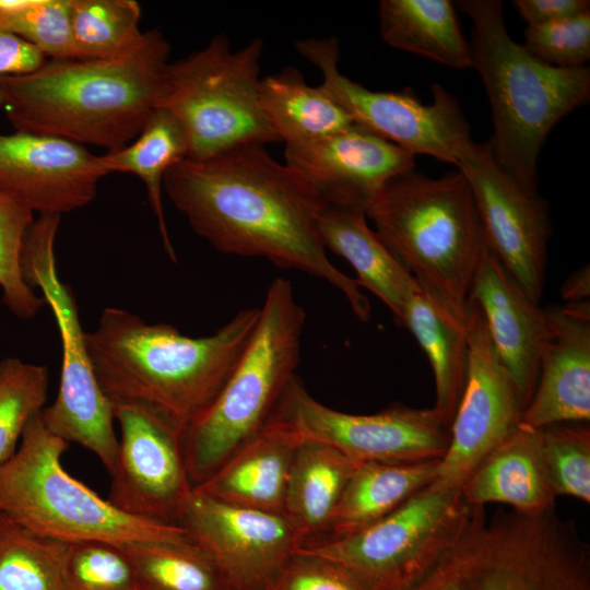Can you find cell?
Returning a JSON list of instances; mask_svg holds the SVG:
<instances>
[{
	"label": "cell",
	"instance_id": "1",
	"mask_svg": "<svg viewBox=\"0 0 590 590\" xmlns=\"http://www.w3.org/2000/svg\"><path fill=\"white\" fill-rule=\"evenodd\" d=\"M163 189L193 232L216 250L266 258L323 280L344 295L358 320H369V299L355 279L330 261L322 244L318 229L322 200L264 145L247 144L205 160L185 158L166 172Z\"/></svg>",
	"mask_w": 590,
	"mask_h": 590
},
{
	"label": "cell",
	"instance_id": "2",
	"mask_svg": "<svg viewBox=\"0 0 590 590\" xmlns=\"http://www.w3.org/2000/svg\"><path fill=\"white\" fill-rule=\"evenodd\" d=\"M169 52L163 34L150 30L111 58L47 59L32 72L0 76V106L15 131L117 151L158 106Z\"/></svg>",
	"mask_w": 590,
	"mask_h": 590
},
{
	"label": "cell",
	"instance_id": "3",
	"mask_svg": "<svg viewBox=\"0 0 590 590\" xmlns=\"http://www.w3.org/2000/svg\"><path fill=\"white\" fill-rule=\"evenodd\" d=\"M238 311L215 333L192 338L117 307L103 310L84 340L98 385L114 404L145 406L184 430L214 400L259 318Z\"/></svg>",
	"mask_w": 590,
	"mask_h": 590
},
{
	"label": "cell",
	"instance_id": "4",
	"mask_svg": "<svg viewBox=\"0 0 590 590\" xmlns=\"http://www.w3.org/2000/svg\"><path fill=\"white\" fill-rule=\"evenodd\" d=\"M365 215L422 291L467 324L470 291L488 247L465 176L459 169L438 178L408 170L385 185Z\"/></svg>",
	"mask_w": 590,
	"mask_h": 590
},
{
	"label": "cell",
	"instance_id": "5",
	"mask_svg": "<svg viewBox=\"0 0 590 590\" xmlns=\"http://www.w3.org/2000/svg\"><path fill=\"white\" fill-rule=\"evenodd\" d=\"M457 5L473 22L472 68L492 108L494 156L519 185L536 191L540 150L553 127L588 102L590 70L556 68L533 57L508 34L500 0Z\"/></svg>",
	"mask_w": 590,
	"mask_h": 590
},
{
	"label": "cell",
	"instance_id": "6",
	"mask_svg": "<svg viewBox=\"0 0 590 590\" xmlns=\"http://www.w3.org/2000/svg\"><path fill=\"white\" fill-rule=\"evenodd\" d=\"M406 590H590V553L554 507L528 515L476 507L457 539Z\"/></svg>",
	"mask_w": 590,
	"mask_h": 590
},
{
	"label": "cell",
	"instance_id": "7",
	"mask_svg": "<svg viewBox=\"0 0 590 590\" xmlns=\"http://www.w3.org/2000/svg\"><path fill=\"white\" fill-rule=\"evenodd\" d=\"M259 309L256 327L225 384L185 429L192 488L267 424L296 376L306 315L292 283L274 279Z\"/></svg>",
	"mask_w": 590,
	"mask_h": 590
},
{
	"label": "cell",
	"instance_id": "8",
	"mask_svg": "<svg viewBox=\"0 0 590 590\" xmlns=\"http://www.w3.org/2000/svg\"><path fill=\"white\" fill-rule=\"evenodd\" d=\"M40 413L26 425L14 455L0 465L1 517L67 544L192 541L182 526L126 514L70 475L61 463L69 444L47 429Z\"/></svg>",
	"mask_w": 590,
	"mask_h": 590
},
{
	"label": "cell",
	"instance_id": "9",
	"mask_svg": "<svg viewBox=\"0 0 590 590\" xmlns=\"http://www.w3.org/2000/svg\"><path fill=\"white\" fill-rule=\"evenodd\" d=\"M263 40L233 51L225 35L169 63L158 106L187 133L190 160H205L247 145L276 142L259 102Z\"/></svg>",
	"mask_w": 590,
	"mask_h": 590
},
{
	"label": "cell",
	"instance_id": "10",
	"mask_svg": "<svg viewBox=\"0 0 590 590\" xmlns=\"http://www.w3.org/2000/svg\"><path fill=\"white\" fill-rule=\"evenodd\" d=\"M60 217L42 214L35 219L21 251L23 279L32 288L40 290L55 316L62 345L59 390L40 414L50 433L94 453L111 474L119 446L114 410L88 357L74 296L57 273L55 240Z\"/></svg>",
	"mask_w": 590,
	"mask_h": 590
},
{
	"label": "cell",
	"instance_id": "11",
	"mask_svg": "<svg viewBox=\"0 0 590 590\" xmlns=\"http://www.w3.org/2000/svg\"><path fill=\"white\" fill-rule=\"evenodd\" d=\"M434 480L374 523L295 552L331 560L371 590H406L461 533L475 508Z\"/></svg>",
	"mask_w": 590,
	"mask_h": 590
},
{
	"label": "cell",
	"instance_id": "12",
	"mask_svg": "<svg viewBox=\"0 0 590 590\" xmlns=\"http://www.w3.org/2000/svg\"><path fill=\"white\" fill-rule=\"evenodd\" d=\"M295 49L320 70L319 86L355 125L412 155H429L456 166L461 151L472 141L459 102L439 84L432 85L433 102L423 104L411 88L371 91L342 74L335 37L296 40Z\"/></svg>",
	"mask_w": 590,
	"mask_h": 590
},
{
	"label": "cell",
	"instance_id": "13",
	"mask_svg": "<svg viewBox=\"0 0 590 590\" xmlns=\"http://www.w3.org/2000/svg\"><path fill=\"white\" fill-rule=\"evenodd\" d=\"M304 438L328 444L355 462L414 463L441 460L451 425L432 409L392 405L375 414L331 409L295 376L278 409Z\"/></svg>",
	"mask_w": 590,
	"mask_h": 590
},
{
	"label": "cell",
	"instance_id": "14",
	"mask_svg": "<svg viewBox=\"0 0 590 590\" xmlns=\"http://www.w3.org/2000/svg\"><path fill=\"white\" fill-rule=\"evenodd\" d=\"M456 167L470 185L488 249L524 293L540 303L552 234L547 203L502 168L491 141H470Z\"/></svg>",
	"mask_w": 590,
	"mask_h": 590
},
{
	"label": "cell",
	"instance_id": "15",
	"mask_svg": "<svg viewBox=\"0 0 590 590\" xmlns=\"http://www.w3.org/2000/svg\"><path fill=\"white\" fill-rule=\"evenodd\" d=\"M113 410L121 436L107 499L131 516L179 524L192 491L185 430L145 406L118 403Z\"/></svg>",
	"mask_w": 590,
	"mask_h": 590
},
{
	"label": "cell",
	"instance_id": "16",
	"mask_svg": "<svg viewBox=\"0 0 590 590\" xmlns=\"http://www.w3.org/2000/svg\"><path fill=\"white\" fill-rule=\"evenodd\" d=\"M469 367L436 481L461 489L477 464L520 423L526 408L492 343L479 306L469 300Z\"/></svg>",
	"mask_w": 590,
	"mask_h": 590
},
{
	"label": "cell",
	"instance_id": "17",
	"mask_svg": "<svg viewBox=\"0 0 590 590\" xmlns=\"http://www.w3.org/2000/svg\"><path fill=\"white\" fill-rule=\"evenodd\" d=\"M178 523L233 590H263L304 544L284 514L225 503L193 488Z\"/></svg>",
	"mask_w": 590,
	"mask_h": 590
},
{
	"label": "cell",
	"instance_id": "18",
	"mask_svg": "<svg viewBox=\"0 0 590 590\" xmlns=\"http://www.w3.org/2000/svg\"><path fill=\"white\" fill-rule=\"evenodd\" d=\"M108 175L99 155L54 135L0 134V193L33 213L60 215L88 204Z\"/></svg>",
	"mask_w": 590,
	"mask_h": 590
},
{
	"label": "cell",
	"instance_id": "19",
	"mask_svg": "<svg viewBox=\"0 0 590 590\" xmlns=\"http://www.w3.org/2000/svg\"><path fill=\"white\" fill-rule=\"evenodd\" d=\"M284 158L324 205L364 214L388 181L415 167L414 155L355 123L317 141L285 145Z\"/></svg>",
	"mask_w": 590,
	"mask_h": 590
},
{
	"label": "cell",
	"instance_id": "20",
	"mask_svg": "<svg viewBox=\"0 0 590 590\" xmlns=\"http://www.w3.org/2000/svg\"><path fill=\"white\" fill-rule=\"evenodd\" d=\"M539 378L520 423L542 428L590 418V304L544 309Z\"/></svg>",
	"mask_w": 590,
	"mask_h": 590
},
{
	"label": "cell",
	"instance_id": "21",
	"mask_svg": "<svg viewBox=\"0 0 590 590\" xmlns=\"http://www.w3.org/2000/svg\"><path fill=\"white\" fill-rule=\"evenodd\" d=\"M469 300L481 309L494 349L527 406L539 378L546 331L544 309L524 293L489 249L480 263Z\"/></svg>",
	"mask_w": 590,
	"mask_h": 590
},
{
	"label": "cell",
	"instance_id": "22",
	"mask_svg": "<svg viewBox=\"0 0 590 590\" xmlns=\"http://www.w3.org/2000/svg\"><path fill=\"white\" fill-rule=\"evenodd\" d=\"M303 440L294 423L275 410L252 438L193 489L225 503L283 514L290 471Z\"/></svg>",
	"mask_w": 590,
	"mask_h": 590
},
{
	"label": "cell",
	"instance_id": "23",
	"mask_svg": "<svg viewBox=\"0 0 590 590\" xmlns=\"http://www.w3.org/2000/svg\"><path fill=\"white\" fill-rule=\"evenodd\" d=\"M460 491L473 506L500 503L528 515L553 508L556 496L542 461L540 428L519 423L477 464Z\"/></svg>",
	"mask_w": 590,
	"mask_h": 590
},
{
	"label": "cell",
	"instance_id": "24",
	"mask_svg": "<svg viewBox=\"0 0 590 590\" xmlns=\"http://www.w3.org/2000/svg\"><path fill=\"white\" fill-rule=\"evenodd\" d=\"M318 229L324 248L352 266L358 285L375 294L397 321L405 299L420 285L369 227L366 215L323 205Z\"/></svg>",
	"mask_w": 590,
	"mask_h": 590
},
{
	"label": "cell",
	"instance_id": "25",
	"mask_svg": "<svg viewBox=\"0 0 590 590\" xmlns=\"http://www.w3.org/2000/svg\"><path fill=\"white\" fill-rule=\"evenodd\" d=\"M357 464L328 444L304 438L292 463L283 508L304 544L322 533L328 534Z\"/></svg>",
	"mask_w": 590,
	"mask_h": 590
},
{
	"label": "cell",
	"instance_id": "26",
	"mask_svg": "<svg viewBox=\"0 0 590 590\" xmlns=\"http://www.w3.org/2000/svg\"><path fill=\"white\" fill-rule=\"evenodd\" d=\"M397 321L414 335L426 353L435 378L434 409L451 425L468 376L467 324L446 314L421 287L408 296Z\"/></svg>",
	"mask_w": 590,
	"mask_h": 590
},
{
	"label": "cell",
	"instance_id": "27",
	"mask_svg": "<svg viewBox=\"0 0 590 590\" xmlns=\"http://www.w3.org/2000/svg\"><path fill=\"white\" fill-rule=\"evenodd\" d=\"M439 461L358 463L337 506L328 538L356 532L397 509L436 479Z\"/></svg>",
	"mask_w": 590,
	"mask_h": 590
},
{
	"label": "cell",
	"instance_id": "28",
	"mask_svg": "<svg viewBox=\"0 0 590 590\" xmlns=\"http://www.w3.org/2000/svg\"><path fill=\"white\" fill-rule=\"evenodd\" d=\"M380 35L389 46L455 69L472 67L455 5L449 0H381Z\"/></svg>",
	"mask_w": 590,
	"mask_h": 590
},
{
	"label": "cell",
	"instance_id": "29",
	"mask_svg": "<svg viewBox=\"0 0 590 590\" xmlns=\"http://www.w3.org/2000/svg\"><path fill=\"white\" fill-rule=\"evenodd\" d=\"M259 102L268 125L285 145L317 141L354 125L319 85H308L294 68L262 78Z\"/></svg>",
	"mask_w": 590,
	"mask_h": 590
},
{
	"label": "cell",
	"instance_id": "30",
	"mask_svg": "<svg viewBox=\"0 0 590 590\" xmlns=\"http://www.w3.org/2000/svg\"><path fill=\"white\" fill-rule=\"evenodd\" d=\"M188 154L189 143L184 126L167 108L157 106L131 144L99 155L101 164L107 174L130 173L142 180L157 221L164 249L173 261H176V255L164 216L163 179L166 172L187 158Z\"/></svg>",
	"mask_w": 590,
	"mask_h": 590
},
{
	"label": "cell",
	"instance_id": "31",
	"mask_svg": "<svg viewBox=\"0 0 590 590\" xmlns=\"http://www.w3.org/2000/svg\"><path fill=\"white\" fill-rule=\"evenodd\" d=\"M141 590H233L211 557L193 541L121 545Z\"/></svg>",
	"mask_w": 590,
	"mask_h": 590
},
{
	"label": "cell",
	"instance_id": "32",
	"mask_svg": "<svg viewBox=\"0 0 590 590\" xmlns=\"http://www.w3.org/2000/svg\"><path fill=\"white\" fill-rule=\"evenodd\" d=\"M74 59L117 56L141 37L140 4L134 0H69Z\"/></svg>",
	"mask_w": 590,
	"mask_h": 590
},
{
	"label": "cell",
	"instance_id": "33",
	"mask_svg": "<svg viewBox=\"0 0 590 590\" xmlns=\"http://www.w3.org/2000/svg\"><path fill=\"white\" fill-rule=\"evenodd\" d=\"M66 551L0 516V590H66Z\"/></svg>",
	"mask_w": 590,
	"mask_h": 590
},
{
	"label": "cell",
	"instance_id": "34",
	"mask_svg": "<svg viewBox=\"0 0 590 590\" xmlns=\"http://www.w3.org/2000/svg\"><path fill=\"white\" fill-rule=\"evenodd\" d=\"M48 388L46 366L16 357L0 361V465L14 455L26 425L44 409Z\"/></svg>",
	"mask_w": 590,
	"mask_h": 590
},
{
	"label": "cell",
	"instance_id": "35",
	"mask_svg": "<svg viewBox=\"0 0 590 590\" xmlns=\"http://www.w3.org/2000/svg\"><path fill=\"white\" fill-rule=\"evenodd\" d=\"M0 30L49 60L74 59L69 0H0Z\"/></svg>",
	"mask_w": 590,
	"mask_h": 590
},
{
	"label": "cell",
	"instance_id": "36",
	"mask_svg": "<svg viewBox=\"0 0 590 590\" xmlns=\"http://www.w3.org/2000/svg\"><path fill=\"white\" fill-rule=\"evenodd\" d=\"M543 465L555 496L590 502V428L560 423L540 428Z\"/></svg>",
	"mask_w": 590,
	"mask_h": 590
},
{
	"label": "cell",
	"instance_id": "37",
	"mask_svg": "<svg viewBox=\"0 0 590 590\" xmlns=\"http://www.w3.org/2000/svg\"><path fill=\"white\" fill-rule=\"evenodd\" d=\"M34 213L0 193V287L2 303L16 317L30 319L44 306L45 300L36 295L23 279L21 251Z\"/></svg>",
	"mask_w": 590,
	"mask_h": 590
},
{
	"label": "cell",
	"instance_id": "38",
	"mask_svg": "<svg viewBox=\"0 0 590 590\" xmlns=\"http://www.w3.org/2000/svg\"><path fill=\"white\" fill-rule=\"evenodd\" d=\"M63 579L66 590H141L123 547L98 540L67 544Z\"/></svg>",
	"mask_w": 590,
	"mask_h": 590
},
{
	"label": "cell",
	"instance_id": "39",
	"mask_svg": "<svg viewBox=\"0 0 590 590\" xmlns=\"http://www.w3.org/2000/svg\"><path fill=\"white\" fill-rule=\"evenodd\" d=\"M522 46L536 59L556 68L586 67L590 59V12L527 26Z\"/></svg>",
	"mask_w": 590,
	"mask_h": 590
},
{
	"label": "cell",
	"instance_id": "40",
	"mask_svg": "<svg viewBox=\"0 0 590 590\" xmlns=\"http://www.w3.org/2000/svg\"><path fill=\"white\" fill-rule=\"evenodd\" d=\"M263 590H371L342 566L295 552Z\"/></svg>",
	"mask_w": 590,
	"mask_h": 590
},
{
	"label": "cell",
	"instance_id": "41",
	"mask_svg": "<svg viewBox=\"0 0 590 590\" xmlns=\"http://www.w3.org/2000/svg\"><path fill=\"white\" fill-rule=\"evenodd\" d=\"M512 5L527 26L543 25L590 12L588 0H515Z\"/></svg>",
	"mask_w": 590,
	"mask_h": 590
},
{
	"label": "cell",
	"instance_id": "42",
	"mask_svg": "<svg viewBox=\"0 0 590 590\" xmlns=\"http://www.w3.org/2000/svg\"><path fill=\"white\" fill-rule=\"evenodd\" d=\"M47 58L22 38L0 30V76L32 72Z\"/></svg>",
	"mask_w": 590,
	"mask_h": 590
},
{
	"label": "cell",
	"instance_id": "43",
	"mask_svg": "<svg viewBox=\"0 0 590 590\" xmlns=\"http://www.w3.org/2000/svg\"><path fill=\"white\" fill-rule=\"evenodd\" d=\"M590 294L589 267H585L574 272L562 287V297L568 303L583 302Z\"/></svg>",
	"mask_w": 590,
	"mask_h": 590
},
{
	"label": "cell",
	"instance_id": "44",
	"mask_svg": "<svg viewBox=\"0 0 590 590\" xmlns=\"http://www.w3.org/2000/svg\"><path fill=\"white\" fill-rule=\"evenodd\" d=\"M0 105H1V94H0Z\"/></svg>",
	"mask_w": 590,
	"mask_h": 590
}]
</instances>
